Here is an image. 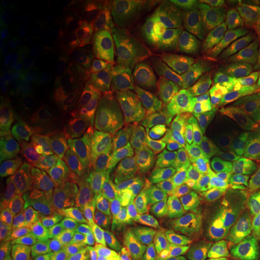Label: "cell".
I'll list each match as a JSON object with an SVG mask.
<instances>
[{"mask_svg": "<svg viewBox=\"0 0 260 260\" xmlns=\"http://www.w3.org/2000/svg\"><path fill=\"white\" fill-rule=\"evenodd\" d=\"M65 103L76 112H81V110L84 109V103L82 98L80 96V94L75 89L68 90L67 94H65Z\"/></svg>", "mask_w": 260, "mask_h": 260, "instance_id": "e575fe53", "label": "cell"}, {"mask_svg": "<svg viewBox=\"0 0 260 260\" xmlns=\"http://www.w3.org/2000/svg\"><path fill=\"white\" fill-rule=\"evenodd\" d=\"M57 56L59 59L63 61L64 65V70H74V65H75V54L73 53V48L69 44L64 42V44L58 45L57 47Z\"/></svg>", "mask_w": 260, "mask_h": 260, "instance_id": "1f68e13d", "label": "cell"}, {"mask_svg": "<svg viewBox=\"0 0 260 260\" xmlns=\"http://www.w3.org/2000/svg\"><path fill=\"white\" fill-rule=\"evenodd\" d=\"M95 157V152L90 147L81 146H65L57 154L56 177L70 176L76 172L88 170Z\"/></svg>", "mask_w": 260, "mask_h": 260, "instance_id": "e0dca14e", "label": "cell"}, {"mask_svg": "<svg viewBox=\"0 0 260 260\" xmlns=\"http://www.w3.org/2000/svg\"><path fill=\"white\" fill-rule=\"evenodd\" d=\"M128 199V188L117 178H103L94 187L92 199L87 210L105 211L122 206Z\"/></svg>", "mask_w": 260, "mask_h": 260, "instance_id": "2e32d148", "label": "cell"}, {"mask_svg": "<svg viewBox=\"0 0 260 260\" xmlns=\"http://www.w3.org/2000/svg\"><path fill=\"white\" fill-rule=\"evenodd\" d=\"M47 151V139L45 135V132H38L32 136V145H31V153L29 157L27 164H25L24 170L30 174L31 176L42 161V155Z\"/></svg>", "mask_w": 260, "mask_h": 260, "instance_id": "d4e9b609", "label": "cell"}, {"mask_svg": "<svg viewBox=\"0 0 260 260\" xmlns=\"http://www.w3.org/2000/svg\"><path fill=\"white\" fill-rule=\"evenodd\" d=\"M52 187H53V180L50 178H31L25 188L23 197L15 205L14 210L17 213H21L27 207L46 199L51 195Z\"/></svg>", "mask_w": 260, "mask_h": 260, "instance_id": "7402d4cb", "label": "cell"}, {"mask_svg": "<svg viewBox=\"0 0 260 260\" xmlns=\"http://www.w3.org/2000/svg\"><path fill=\"white\" fill-rule=\"evenodd\" d=\"M29 142H30V136H29V134L18 136L9 151L10 160L22 164V161H23V159L28 153Z\"/></svg>", "mask_w": 260, "mask_h": 260, "instance_id": "83f0119b", "label": "cell"}, {"mask_svg": "<svg viewBox=\"0 0 260 260\" xmlns=\"http://www.w3.org/2000/svg\"><path fill=\"white\" fill-rule=\"evenodd\" d=\"M22 86V75L17 70H11L5 75L2 82V95L3 96H14L18 93Z\"/></svg>", "mask_w": 260, "mask_h": 260, "instance_id": "f1b7e54d", "label": "cell"}, {"mask_svg": "<svg viewBox=\"0 0 260 260\" xmlns=\"http://www.w3.org/2000/svg\"><path fill=\"white\" fill-rule=\"evenodd\" d=\"M106 123L100 116L89 115L86 116L77 124L74 132V138L77 142L95 141L105 134Z\"/></svg>", "mask_w": 260, "mask_h": 260, "instance_id": "603a6c76", "label": "cell"}, {"mask_svg": "<svg viewBox=\"0 0 260 260\" xmlns=\"http://www.w3.org/2000/svg\"><path fill=\"white\" fill-rule=\"evenodd\" d=\"M3 125H4L3 126V130H4L6 139L15 138L19 130V125H21V117H19L17 110H12L9 118L6 119V122Z\"/></svg>", "mask_w": 260, "mask_h": 260, "instance_id": "d6a6232c", "label": "cell"}, {"mask_svg": "<svg viewBox=\"0 0 260 260\" xmlns=\"http://www.w3.org/2000/svg\"><path fill=\"white\" fill-rule=\"evenodd\" d=\"M146 99L155 124L176 136L182 126L199 118L201 107L190 77L170 80L161 74Z\"/></svg>", "mask_w": 260, "mask_h": 260, "instance_id": "277c9868", "label": "cell"}, {"mask_svg": "<svg viewBox=\"0 0 260 260\" xmlns=\"http://www.w3.org/2000/svg\"><path fill=\"white\" fill-rule=\"evenodd\" d=\"M260 11V3L218 2L210 6L199 23L203 52L233 58L249 34Z\"/></svg>", "mask_w": 260, "mask_h": 260, "instance_id": "7a4b0ae2", "label": "cell"}, {"mask_svg": "<svg viewBox=\"0 0 260 260\" xmlns=\"http://www.w3.org/2000/svg\"><path fill=\"white\" fill-rule=\"evenodd\" d=\"M201 52L199 24H172L159 44L160 70L170 80L190 77Z\"/></svg>", "mask_w": 260, "mask_h": 260, "instance_id": "8992f818", "label": "cell"}, {"mask_svg": "<svg viewBox=\"0 0 260 260\" xmlns=\"http://www.w3.org/2000/svg\"><path fill=\"white\" fill-rule=\"evenodd\" d=\"M45 260H90V253L80 236L48 241Z\"/></svg>", "mask_w": 260, "mask_h": 260, "instance_id": "ac0fdd59", "label": "cell"}, {"mask_svg": "<svg viewBox=\"0 0 260 260\" xmlns=\"http://www.w3.org/2000/svg\"><path fill=\"white\" fill-rule=\"evenodd\" d=\"M32 8H34V5L27 2H6L5 4V10L10 16L23 14V12H27Z\"/></svg>", "mask_w": 260, "mask_h": 260, "instance_id": "836d02e7", "label": "cell"}, {"mask_svg": "<svg viewBox=\"0 0 260 260\" xmlns=\"http://www.w3.org/2000/svg\"><path fill=\"white\" fill-rule=\"evenodd\" d=\"M249 229L222 200L211 213L194 260H219L243 230Z\"/></svg>", "mask_w": 260, "mask_h": 260, "instance_id": "9c48e42d", "label": "cell"}, {"mask_svg": "<svg viewBox=\"0 0 260 260\" xmlns=\"http://www.w3.org/2000/svg\"><path fill=\"white\" fill-rule=\"evenodd\" d=\"M24 172H25V170H24ZM24 172H22V164L9 160L8 165H6L5 176L10 182H12L14 180H17V178L21 177Z\"/></svg>", "mask_w": 260, "mask_h": 260, "instance_id": "d590c367", "label": "cell"}, {"mask_svg": "<svg viewBox=\"0 0 260 260\" xmlns=\"http://www.w3.org/2000/svg\"><path fill=\"white\" fill-rule=\"evenodd\" d=\"M2 260H28L23 249L8 241L2 242Z\"/></svg>", "mask_w": 260, "mask_h": 260, "instance_id": "4dcf8cb0", "label": "cell"}, {"mask_svg": "<svg viewBox=\"0 0 260 260\" xmlns=\"http://www.w3.org/2000/svg\"><path fill=\"white\" fill-rule=\"evenodd\" d=\"M235 144L226 111L195 118L175 136L176 149L224 177Z\"/></svg>", "mask_w": 260, "mask_h": 260, "instance_id": "3957f363", "label": "cell"}, {"mask_svg": "<svg viewBox=\"0 0 260 260\" xmlns=\"http://www.w3.org/2000/svg\"><path fill=\"white\" fill-rule=\"evenodd\" d=\"M67 73L63 67L58 64H52L46 71V84L51 92L59 93L65 88Z\"/></svg>", "mask_w": 260, "mask_h": 260, "instance_id": "484cf974", "label": "cell"}, {"mask_svg": "<svg viewBox=\"0 0 260 260\" xmlns=\"http://www.w3.org/2000/svg\"><path fill=\"white\" fill-rule=\"evenodd\" d=\"M83 222L81 209L67 207L57 203L48 214L41 233V240L53 241L63 237L80 236Z\"/></svg>", "mask_w": 260, "mask_h": 260, "instance_id": "7c38bea8", "label": "cell"}, {"mask_svg": "<svg viewBox=\"0 0 260 260\" xmlns=\"http://www.w3.org/2000/svg\"><path fill=\"white\" fill-rule=\"evenodd\" d=\"M57 201L53 198L48 197L46 199L39 201L29 207L27 217L24 222V236L30 240L41 239V233L48 214L54 207Z\"/></svg>", "mask_w": 260, "mask_h": 260, "instance_id": "d6986e66", "label": "cell"}, {"mask_svg": "<svg viewBox=\"0 0 260 260\" xmlns=\"http://www.w3.org/2000/svg\"><path fill=\"white\" fill-rule=\"evenodd\" d=\"M98 180L92 169L70 176L54 178L51 197L59 205L76 209H88Z\"/></svg>", "mask_w": 260, "mask_h": 260, "instance_id": "8fae6325", "label": "cell"}, {"mask_svg": "<svg viewBox=\"0 0 260 260\" xmlns=\"http://www.w3.org/2000/svg\"><path fill=\"white\" fill-rule=\"evenodd\" d=\"M22 113L29 122H38L47 118L58 109L57 103L41 93L29 94L21 103Z\"/></svg>", "mask_w": 260, "mask_h": 260, "instance_id": "ffe728a7", "label": "cell"}, {"mask_svg": "<svg viewBox=\"0 0 260 260\" xmlns=\"http://www.w3.org/2000/svg\"><path fill=\"white\" fill-rule=\"evenodd\" d=\"M260 174V152L235 146L225 172L226 184L240 183Z\"/></svg>", "mask_w": 260, "mask_h": 260, "instance_id": "9a60e30c", "label": "cell"}, {"mask_svg": "<svg viewBox=\"0 0 260 260\" xmlns=\"http://www.w3.org/2000/svg\"><path fill=\"white\" fill-rule=\"evenodd\" d=\"M225 177L175 149L157 189L135 210L130 245L140 260H152L171 235L209 222L225 194Z\"/></svg>", "mask_w": 260, "mask_h": 260, "instance_id": "6da1fadb", "label": "cell"}, {"mask_svg": "<svg viewBox=\"0 0 260 260\" xmlns=\"http://www.w3.org/2000/svg\"><path fill=\"white\" fill-rule=\"evenodd\" d=\"M235 81L260 76V11L254 24L233 57Z\"/></svg>", "mask_w": 260, "mask_h": 260, "instance_id": "4fadbf2b", "label": "cell"}, {"mask_svg": "<svg viewBox=\"0 0 260 260\" xmlns=\"http://www.w3.org/2000/svg\"><path fill=\"white\" fill-rule=\"evenodd\" d=\"M246 260H260V233L255 234Z\"/></svg>", "mask_w": 260, "mask_h": 260, "instance_id": "74e56055", "label": "cell"}, {"mask_svg": "<svg viewBox=\"0 0 260 260\" xmlns=\"http://www.w3.org/2000/svg\"><path fill=\"white\" fill-rule=\"evenodd\" d=\"M223 199L243 224L260 233V174L240 183L226 184Z\"/></svg>", "mask_w": 260, "mask_h": 260, "instance_id": "30bf717a", "label": "cell"}, {"mask_svg": "<svg viewBox=\"0 0 260 260\" xmlns=\"http://www.w3.org/2000/svg\"><path fill=\"white\" fill-rule=\"evenodd\" d=\"M57 154L52 153H46L45 154L44 159L39 165L37 171L34 172L32 177L35 178H50L52 175L56 174L57 171Z\"/></svg>", "mask_w": 260, "mask_h": 260, "instance_id": "f546056e", "label": "cell"}, {"mask_svg": "<svg viewBox=\"0 0 260 260\" xmlns=\"http://www.w3.org/2000/svg\"><path fill=\"white\" fill-rule=\"evenodd\" d=\"M2 217L6 232L9 234H15L17 232V212L11 206V204L9 203L6 193H4V191L2 193Z\"/></svg>", "mask_w": 260, "mask_h": 260, "instance_id": "4316f807", "label": "cell"}, {"mask_svg": "<svg viewBox=\"0 0 260 260\" xmlns=\"http://www.w3.org/2000/svg\"><path fill=\"white\" fill-rule=\"evenodd\" d=\"M2 35V70H14L30 53L32 44L23 28L18 24H5Z\"/></svg>", "mask_w": 260, "mask_h": 260, "instance_id": "5bb4252c", "label": "cell"}, {"mask_svg": "<svg viewBox=\"0 0 260 260\" xmlns=\"http://www.w3.org/2000/svg\"><path fill=\"white\" fill-rule=\"evenodd\" d=\"M229 118L236 144L260 152V76L235 81Z\"/></svg>", "mask_w": 260, "mask_h": 260, "instance_id": "52a82bcc", "label": "cell"}, {"mask_svg": "<svg viewBox=\"0 0 260 260\" xmlns=\"http://www.w3.org/2000/svg\"><path fill=\"white\" fill-rule=\"evenodd\" d=\"M253 239L254 233L251 229L243 230L219 260H246Z\"/></svg>", "mask_w": 260, "mask_h": 260, "instance_id": "cb8c5ba5", "label": "cell"}, {"mask_svg": "<svg viewBox=\"0 0 260 260\" xmlns=\"http://www.w3.org/2000/svg\"><path fill=\"white\" fill-rule=\"evenodd\" d=\"M0 119H2V124H4L6 122V119L9 118L10 113H11L12 110H10V103L8 100V98L3 96L0 98Z\"/></svg>", "mask_w": 260, "mask_h": 260, "instance_id": "f35d334b", "label": "cell"}, {"mask_svg": "<svg viewBox=\"0 0 260 260\" xmlns=\"http://www.w3.org/2000/svg\"><path fill=\"white\" fill-rule=\"evenodd\" d=\"M74 132L73 122L68 117L59 116L52 119L45 130V135L47 139L46 153L58 154V152L65 147L64 145L67 144Z\"/></svg>", "mask_w": 260, "mask_h": 260, "instance_id": "44dd1931", "label": "cell"}, {"mask_svg": "<svg viewBox=\"0 0 260 260\" xmlns=\"http://www.w3.org/2000/svg\"><path fill=\"white\" fill-rule=\"evenodd\" d=\"M175 149V135H172L162 125L154 123L149 133L147 145L140 164L139 195L136 207L147 203L149 198L153 195Z\"/></svg>", "mask_w": 260, "mask_h": 260, "instance_id": "ba28073f", "label": "cell"}, {"mask_svg": "<svg viewBox=\"0 0 260 260\" xmlns=\"http://www.w3.org/2000/svg\"><path fill=\"white\" fill-rule=\"evenodd\" d=\"M83 76L86 79L87 83L93 84V86H98V84H100V82H102V77H100L99 73L94 68L88 67V65H86L83 68Z\"/></svg>", "mask_w": 260, "mask_h": 260, "instance_id": "8d00e7d4", "label": "cell"}, {"mask_svg": "<svg viewBox=\"0 0 260 260\" xmlns=\"http://www.w3.org/2000/svg\"><path fill=\"white\" fill-rule=\"evenodd\" d=\"M191 80L200 103V118L229 110L235 83L233 58H219L201 52Z\"/></svg>", "mask_w": 260, "mask_h": 260, "instance_id": "5b68a950", "label": "cell"}]
</instances>
